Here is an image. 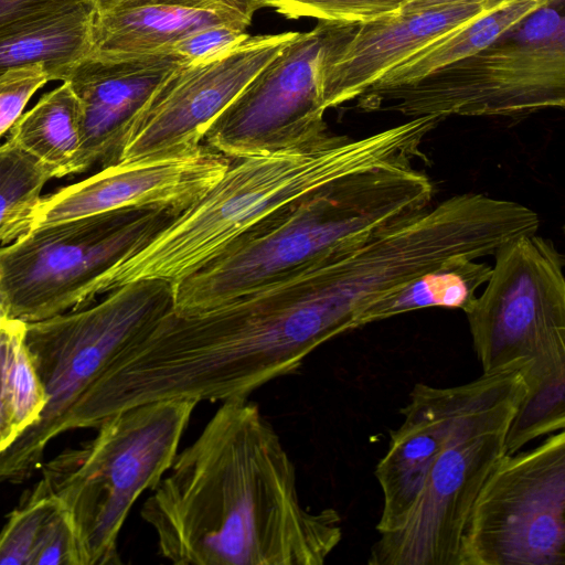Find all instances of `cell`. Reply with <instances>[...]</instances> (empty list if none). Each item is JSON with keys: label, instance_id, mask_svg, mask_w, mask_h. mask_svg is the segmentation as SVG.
<instances>
[{"label": "cell", "instance_id": "21", "mask_svg": "<svg viewBox=\"0 0 565 565\" xmlns=\"http://www.w3.org/2000/svg\"><path fill=\"white\" fill-rule=\"evenodd\" d=\"M9 140L47 167L74 174L81 147V104L67 82L43 95L10 129Z\"/></svg>", "mask_w": 565, "mask_h": 565}, {"label": "cell", "instance_id": "19", "mask_svg": "<svg viewBox=\"0 0 565 565\" xmlns=\"http://www.w3.org/2000/svg\"><path fill=\"white\" fill-rule=\"evenodd\" d=\"M555 0H512L483 13L423 46L383 74L364 94L415 84L440 68L487 47L536 10Z\"/></svg>", "mask_w": 565, "mask_h": 565}, {"label": "cell", "instance_id": "26", "mask_svg": "<svg viewBox=\"0 0 565 565\" xmlns=\"http://www.w3.org/2000/svg\"><path fill=\"white\" fill-rule=\"evenodd\" d=\"M288 19L363 23L396 15L413 0H262Z\"/></svg>", "mask_w": 565, "mask_h": 565}, {"label": "cell", "instance_id": "34", "mask_svg": "<svg viewBox=\"0 0 565 565\" xmlns=\"http://www.w3.org/2000/svg\"><path fill=\"white\" fill-rule=\"evenodd\" d=\"M8 316H7V312H6V309H4V306L0 299V322L4 319H7Z\"/></svg>", "mask_w": 565, "mask_h": 565}, {"label": "cell", "instance_id": "25", "mask_svg": "<svg viewBox=\"0 0 565 565\" xmlns=\"http://www.w3.org/2000/svg\"><path fill=\"white\" fill-rule=\"evenodd\" d=\"M61 507L40 480L0 532V565H32L44 529Z\"/></svg>", "mask_w": 565, "mask_h": 565}, {"label": "cell", "instance_id": "35", "mask_svg": "<svg viewBox=\"0 0 565 565\" xmlns=\"http://www.w3.org/2000/svg\"><path fill=\"white\" fill-rule=\"evenodd\" d=\"M1 74H2V73H0V75H1Z\"/></svg>", "mask_w": 565, "mask_h": 565}, {"label": "cell", "instance_id": "2", "mask_svg": "<svg viewBox=\"0 0 565 565\" xmlns=\"http://www.w3.org/2000/svg\"><path fill=\"white\" fill-rule=\"evenodd\" d=\"M438 119L411 118L358 139L328 132L300 147L231 159L206 192L116 265L108 291L143 279L177 282L263 218L326 183L370 167L413 164Z\"/></svg>", "mask_w": 565, "mask_h": 565}, {"label": "cell", "instance_id": "15", "mask_svg": "<svg viewBox=\"0 0 565 565\" xmlns=\"http://www.w3.org/2000/svg\"><path fill=\"white\" fill-rule=\"evenodd\" d=\"M490 11L494 10L480 3H463L359 23L324 71V109L363 95L383 74L426 44Z\"/></svg>", "mask_w": 565, "mask_h": 565}, {"label": "cell", "instance_id": "20", "mask_svg": "<svg viewBox=\"0 0 565 565\" xmlns=\"http://www.w3.org/2000/svg\"><path fill=\"white\" fill-rule=\"evenodd\" d=\"M491 269L477 258H448L370 303L356 317L355 329L430 307L460 309L466 313L477 298V290L489 279Z\"/></svg>", "mask_w": 565, "mask_h": 565}, {"label": "cell", "instance_id": "30", "mask_svg": "<svg viewBox=\"0 0 565 565\" xmlns=\"http://www.w3.org/2000/svg\"><path fill=\"white\" fill-rule=\"evenodd\" d=\"M83 0H0V40L25 25Z\"/></svg>", "mask_w": 565, "mask_h": 565}, {"label": "cell", "instance_id": "6", "mask_svg": "<svg viewBox=\"0 0 565 565\" xmlns=\"http://www.w3.org/2000/svg\"><path fill=\"white\" fill-rule=\"evenodd\" d=\"M527 360L473 380L472 393L431 461L405 516L379 534L371 565H458L459 546L473 503L507 455L510 423L526 391Z\"/></svg>", "mask_w": 565, "mask_h": 565}, {"label": "cell", "instance_id": "10", "mask_svg": "<svg viewBox=\"0 0 565 565\" xmlns=\"http://www.w3.org/2000/svg\"><path fill=\"white\" fill-rule=\"evenodd\" d=\"M458 565H565V433L505 455L480 490Z\"/></svg>", "mask_w": 565, "mask_h": 565}, {"label": "cell", "instance_id": "14", "mask_svg": "<svg viewBox=\"0 0 565 565\" xmlns=\"http://www.w3.org/2000/svg\"><path fill=\"white\" fill-rule=\"evenodd\" d=\"M188 63L169 51L137 56L88 55L67 82L81 104V147L74 174L113 164L129 124L160 84Z\"/></svg>", "mask_w": 565, "mask_h": 565}, {"label": "cell", "instance_id": "8", "mask_svg": "<svg viewBox=\"0 0 565 565\" xmlns=\"http://www.w3.org/2000/svg\"><path fill=\"white\" fill-rule=\"evenodd\" d=\"M564 0L545 6L479 52L424 79L367 96L422 116L530 115L565 105Z\"/></svg>", "mask_w": 565, "mask_h": 565}, {"label": "cell", "instance_id": "29", "mask_svg": "<svg viewBox=\"0 0 565 565\" xmlns=\"http://www.w3.org/2000/svg\"><path fill=\"white\" fill-rule=\"evenodd\" d=\"M245 28L235 24H215L201 29L174 43L169 52L186 62L213 57L246 40Z\"/></svg>", "mask_w": 565, "mask_h": 565}, {"label": "cell", "instance_id": "9", "mask_svg": "<svg viewBox=\"0 0 565 565\" xmlns=\"http://www.w3.org/2000/svg\"><path fill=\"white\" fill-rule=\"evenodd\" d=\"M493 255L486 288L466 312L483 372L516 360L531 362L526 379L565 370L564 256L536 233Z\"/></svg>", "mask_w": 565, "mask_h": 565}, {"label": "cell", "instance_id": "12", "mask_svg": "<svg viewBox=\"0 0 565 565\" xmlns=\"http://www.w3.org/2000/svg\"><path fill=\"white\" fill-rule=\"evenodd\" d=\"M297 33L249 35L213 57L175 68L129 124L114 163L200 150L211 124Z\"/></svg>", "mask_w": 565, "mask_h": 565}, {"label": "cell", "instance_id": "31", "mask_svg": "<svg viewBox=\"0 0 565 565\" xmlns=\"http://www.w3.org/2000/svg\"><path fill=\"white\" fill-rule=\"evenodd\" d=\"M94 10L114 8H130L149 4H179L188 7H216V6H258L264 8L262 0H88Z\"/></svg>", "mask_w": 565, "mask_h": 565}, {"label": "cell", "instance_id": "13", "mask_svg": "<svg viewBox=\"0 0 565 565\" xmlns=\"http://www.w3.org/2000/svg\"><path fill=\"white\" fill-rule=\"evenodd\" d=\"M230 161L204 145L181 157L105 166L96 174L41 198L30 228L126 207L180 212L222 177Z\"/></svg>", "mask_w": 565, "mask_h": 565}, {"label": "cell", "instance_id": "33", "mask_svg": "<svg viewBox=\"0 0 565 565\" xmlns=\"http://www.w3.org/2000/svg\"><path fill=\"white\" fill-rule=\"evenodd\" d=\"M17 435L11 425L10 416L7 409L2 379H1V358H0V454L4 451L15 440Z\"/></svg>", "mask_w": 565, "mask_h": 565}, {"label": "cell", "instance_id": "18", "mask_svg": "<svg viewBox=\"0 0 565 565\" xmlns=\"http://www.w3.org/2000/svg\"><path fill=\"white\" fill-rule=\"evenodd\" d=\"M93 6L88 0L43 17L0 40V73L41 64L50 81L64 82L92 51Z\"/></svg>", "mask_w": 565, "mask_h": 565}, {"label": "cell", "instance_id": "7", "mask_svg": "<svg viewBox=\"0 0 565 565\" xmlns=\"http://www.w3.org/2000/svg\"><path fill=\"white\" fill-rule=\"evenodd\" d=\"M179 212L126 207L34 226L0 247V299L25 323L86 307L107 294L116 265Z\"/></svg>", "mask_w": 565, "mask_h": 565}, {"label": "cell", "instance_id": "11", "mask_svg": "<svg viewBox=\"0 0 565 565\" xmlns=\"http://www.w3.org/2000/svg\"><path fill=\"white\" fill-rule=\"evenodd\" d=\"M358 25L320 21L312 30L298 32L216 117L203 143L234 159L300 147L326 136L324 71Z\"/></svg>", "mask_w": 565, "mask_h": 565}, {"label": "cell", "instance_id": "23", "mask_svg": "<svg viewBox=\"0 0 565 565\" xmlns=\"http://www.w3.org/2000/svg\"><path fill=\"white\" fill-rule=\"evenodd\" d=\"M25 322H0L1 379L7 409L17 438L40 417L45 391L24 341ZM15 438V439H17Z\"/></svg>", "mask_w": 565, "mask_h": 565}, {"label": "cell", "instance_id": "24", "mask_svg": "<svg viewBox=\"0 0 565 565\" xmlns=\"http://www.w3.org/2000/svg\"><path fill=\"white\" fill-rule=\"evenodd\" d=\"M565 426V370L526 380L525 394L510 423L507 455L521 450L530 441Z\"/></svg>", "mask_w": 565, "mask_h": 565}, {"label": "cell", "instance_id": "4", "mask_svg": "<svg viewBox=\"0 0 565 565\" xmlns=\"http://www.w3.org/2000/svg\"><path fill=\"white\" fill-rule=\"evenodd\" d=\"M97 305L25 323L24 341L46 402L39 419L0 454V482H19L58 435L88 428L97 393L117 356L172 308V284H125Z\"/></svg>", "mask_w": 565, "mask_h": 565}, {"label": "cell", "instance_id": "5", "mask_svg": "<svg viewBox=\"0 0 565 565\" xmlns=\"http://www.w3.org/2000/svg\"><path fill=\"white\" fill-rule=\"evenodd\" d=\"M198 404L168 398L126 408L44 466L41 481L71 516L81 565L121 562L118 535L131 507L170 469Z\"/></svg>", "mask_w": 565, "mask_h": 565}, {"label": "cell", "instance_id": "3", "mask_svg": "<svg viewBox=\"0 0 565 565\" xmlns=\"http://www.w3.org/2000/svg\"><path fill=\"white\" fill-rule=\"evenodd\" d=\"M434 195L413 164L370 167L284 205L217 256L173 282L175 311L206 309L253 290L337 247L416 215Z\"/></svg>", "mask_w": 565, "mask_h": 565}, {"label": "cell", "instance_id": "17", "mask_svg": "<svg viewBox=\"0 0 565 565\" xmlns=\"http://www.w3.org/2000/svg\"><path fill=\"white\" fill-rule=\"evenodd\" d=\"M258 9L252 4L93 9L90 55L121 57L168 51L181 39L206 26L235 24L246 29Z\"/></svg>", "mask_w": 565, "mask_h": 565}, {"label": "cell", "instance_id": "16", "mask_svg": "<svg viewBox=\"0 0 565 565\" xmlns=\"http://www.w3.org/2000/svg\"><path fill=\"white\" fill-rule=\"evenodd\" d=\"M473 390V381L436 387L417 383L401 409L403 420L391 431L388 447L375 468L383 494L377 533L396 526L412 508L427 470Z\"/></svg>", "mask_w": 565, "mask_h": 565}, {"label": "cell", "instance_id": "22", "mask_svg": "<svg viewBox=\"0 0 565 565\" xmlns=\"http://www.w3.org/2000/svg\"><path fill=\"white\" fill-rule=\"evenodd\" d=\"M51 170L9 139L0 146V245L10 244L31 226Z\"/></svg>", "mask_w": 565, "mask_h": 565}, {"label": "cell", "instance_id": "28", "mask_svg": "<svg viewBox=\"0 0 565 565\" xmlns=\"http://www.w3.org/2000/svg\"><path fill=\"white\" fill-rule=\"evenodd\" d=\"M32 565H81L74 525L63 505L46 524Z\"/></svg>", "mask_w": 565, "mask_h": 565}, {"label": "cell", "instance_id": "1", "mask_svg": "<svg viewBox=\"0 0 565 565\" xmlns=\"http://www.w3.org/2000/svg\"><path fill=\"white\" fill-rule=\"evenodd\" d=\"M141 508L175 565H321L342 539L332 508L300 501L294 461L247 398L222 402Z\"/></svg>", "mask_w": 565, "mask_h": 565}, {"label": "cell", "instance_id": "32", "mask_svg": "<svg viewBox=\"0 0 565 565\" xmlns=\"http://www.w3.org/2000/svg\"><path fill=\"white\" fill-rule=\"evenodd\" d=\"M512 0H413L401 13H412L425 10L440 9L455 4L480 3L491 10H497Z\"/></svg>", "mask_w": 565, "mask_h": 565}, {"label": "cell", "instance_id": "27", "mask_svg": "<svg viewBox=\"0 0 565 565\" xmlns=\"http://www.w3.org/2000/svg\"><path fill=\"white\" fill-rule=\"evenodd\" d=\"M47 82L41 64L10 68L0 75V138L10 131L31 97Z\"/></svg>", "mask_w": 565, "mask_h": 565}]
</instances>
